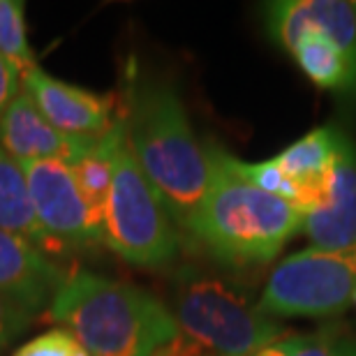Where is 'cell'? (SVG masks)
I'll use <instances>...</instances> for the list:
<instances>
[{
    "label": "cell",
    "instance_id": "obj_19",
    "mask_svg": "<svg viewBox=\"0 0 356 356\" xmlns=\"http://www.w3.org/2000/svg\"><path fill=\"white\" fill-rule=\"evenodd\" d=\"M74 345V338L65 329H51L42 336L28 340L12 356H67Z\"/></svg>",
    "mask_w": 356,
    "mask_h": 356
},
{
    "label": "cell",
    "instance_id": "obj_10",
    "mask_svg": "<svg viewBox=\"0 0 356 356\" xmlns=\"http://www.w3.org/2000/svg\"><path fill=\"white\" fill-rule=\"evenodd\" d=\"M97 141L72 137L54 127L26 90H19L0 116V148L17 162L56 160L74 165Z\"/></svg>",
    "mask_w": 356,
    "mask_h": 356
},
{
    "label": "cell",
    "instance_id": "obj_14",
    "mask_svg": "<svg viewBox=\"0 0 356 356\" xmlns=\"http://www.w3.org/2000/svg\"><path fill=\"white\" fill-rule=\"evenodd\" d=\"M0 229L19 234L47 254L56 252L35 216L24 169L3 148H0Z\"/></svg>",
    "mask_w": 356,
    "mask_h": 356
},
{
    "label": "cell",
    "instance_id": "obj_18",
    "mask_svg": "<svg viewBox=\"0 0 356 356\" xmlns=\"http://www.w3.org/2000/svg\"><path fill=\"white\" fill-rule=\"evenodd\" d=\"M296 356H356V338L340 331L312 333Z\"/></svg>",
    "mask_w": 356,
    "mask_h": 356
},
{
    "label": "cell",
    "instance_id": "obj_6",
    "mask_svg": "<svg viewBox=\"0 0 356 356\" xmlns=\"http://www.w3.org/2000/svg\"><path fill=\"white\" fill-rule=\"evenodd\" d=\"M356 291V248H308L284 257L270 273L257 308L268 317H324L343 312Z\"/></svg>",
    "mask_w": 356,
    "mask_h": 356
},
{
    "label": "cell",
    "instance_id": "obj_24",
    "mask_svg": "<svg viewBox=\"0 0 356 356\" xmlns=\"http://www.w3.org/2000/svg\"><path fill=\"white\" fill-rule=\"evenodd\" d=\"M354 305H356V291H354Z\"/></svg>",
    "mask_w": 356,
    "mask_h": 356
},
{
    "label": "cell",
    "instance_id": "obj_15",
    "mask_svg": "<svg viewBox=\"0 0 356 356\" xmlns=\"http://www.w3.org/2000/svg\"><path fill=\"white\" fill-rule=\"evenodd\" d=\"M291 56L303 70V74L317 86L356 92V60H352L343 49L322 35H305L291 49Z\"/></svg>",
    "mask_w": 356,
    "mask_h": 356
},
{
    "label": "cell",
    "instance_id": "obj_20",
    "mask_svg": "<svg viewBox=\"0 0 356 356\" xmlns=\"http://www.w3.org/2000/svg\"><path fill=\"white\" fill-rule=\"evenodd\" d=\"M33 319L35 315L31 310L0 296V350H5L14 338H19L33 324Z\"/></svg>",
    "mask_w": 356,
    "mask_h": 356
},
{
    "label": "cell",
    "instance_id": "obj_13",
    "mask_svg": "<svg viewBox=\"0 0 356 356\" xmlns=\"http://www.w3.org/2000/svg\"><path fill=\"white\" fill-rule=\"evenodd\" d=\"M333 153H336V127H317L273 158L280 172L301 190L303 213L322 206Z\"/></svg>",
    "mask_w": 356,
    "mask_h": 356
},
{
    "label": "cell",
    "instance_id": "obj_25",
    "mask_svg": "<svg viewBox=\"0 0 356 356\" xmlns=\"http://www.w3.org/2000/svg\"><path fill=\"white\" fill-rule=\"evenodd\" d=\"M354 5H356V3H354Z\"/></svg>",
    "mask_w": 356,
    "mask_h": 356
},
{
    "label": "cell",
    "instance_id": "obj_3",
    "mask_svg": "<svg viewBox=\"0 0 356 356\" xmlns=\"http://www.w3.org/2000/svg\"><path fill=\"white\" fill-rule=\"evenodd\" d=\"M206 153L211 181L190 236L227 264L273 261L287 241L303 229L305 213L241 178L222 148L209 146Z\"/></svg>",
    "mask_w": 356,
    "mask_h": 356
},
{
    "label": "cell",
    "instance_id": "obj_12",
    "mask_svg": "<svg viewBox=\"0 0 356 356\" xmlns=\"http://www.w3.org/2000/svg\"><path fill=\"white\" fill-rule=\"evenodd\" d=\"M65 280V270L54 264L31 241L0 229V296L38 315L49 308Z\"/></svg>",
    "mask_w": 356,
    "mask_h": 356
},
{
    "label": "cell",
    "instance_id": "obj_5",
    "mask_svg": "<svg viewBox=\"0 0 356 356\" xmlns=\"http://www.w3.org/2000/svg\"><path fill=\"white\" fill-rule=\"evenodd\" d=\"M172 315L178 331L204 356H252L284 329L213 275L183 273Z\"/></svg>",
    "mask_w": 356,
    "mask_h": 356
},
{
    "label": "cell",
    "instance_id": "obj_8",
    "mask_svg": "<svg viewBox=\"0 0 356 356\" xmlns=\"http://www.w3.org/2000/svg\"><path fill=\"white\" fill-rule=\"evenodd\" d=\"M21 83L49 123L72 137L102 139L118 118L111 95H97L74 83L60 81L38 65L21 76Z\"/></svg>",
    "mask_w": 356,
    "mask_h": 356
},
{
    "label": "cell",
    "instance_id": "obj_16",
    "mask_svg": "<svg viewBox=\"0 0 356 356\" xmlns=\"http://www.w3.org/2000/svg\"><path fill=\"white\" fill-rule=\"evenodd\" d=\"M0 56L17 70L19 76L38 65L28 44L26 5L19 0H0Z\"/></svg>",
    "mask_w": 356,
    "mask_h": 356
},
{
    "label": "cell",
    "instance_id": "obj_7",
    "mask_svg": "<svg viewBox=\"0 0 356 356\" xmlns=\"http://www.w3.org/2000/svg\"><path fill=\"white\" fill-rule=\"evenodd\" d=\"M35 216L56 252L104 243V216L81 192L72 167L56 160L19 162Z\"/></svg>",
    "mask_w": 356,
    "mask_h": 356
},
{
    "label": "cell",
    "instance_id": "obj_4",
    "mask_svg": "<svg viewBox=\"0 0 356 356\" xmlns=\"http://www.w3.org/2000/svg\"><path fill=\"white\" fill-rule=\"evenodd\" d=\"M104 243L132 266H167L178 252V232L148 181L127 137V116L113 148L111 190L104 204Z\"/></svg>",
    "mask_w": 356,
    "mask_h": 356
},
{
    "label": "cell",
    "instance_id": "obj_2",
    "mask_svg": "<svg viewBox=\"0 0 356 356\" xmlns=\"http://www.w3.org/2000/svg\"><path fill=\"white\" fill-rule=\"evenodd\" d=\"M47 317L90 356H155L181 336L172 310L148 291L81 268L65 273Z\"/></svg>",
    "mask_w": 356,
    "mask_h": 356
},
{
    "label": "cell",
    "instance_id": "obj_17",
    "mask_svg": "<svg viewBox=\"0 0 356 356\" xmlns=\"http://www.w3.org/2000/svg\"><path fill=\"white\" fill-rule=\"evenodd\" d=\"M229 165L234 172H236L241 178H245L248 183H252L254 188L264 190L273 197H280L287 204L296 206L298 211H303L301 209V190H298V185H294L280 172V167H277V162L273 158L266 162H252L250 165V162H241L238 158L229 155Z\"/></svg>",
    "mask_w": 356,
    "mask_h": 356
},
{
    "label": "cell",
    "instance_id": "obj_9",
    "mask_svg": "<svg viewBox=\"0 0 356 356\" xmlns=\"http://www.w3.org/2000/svg\"><path fill=\"white\" fill-rule=\"evenodd\" d=\"M301 232L319 250L343 252L356 248V146L340 130H336L324 202L305 213Z\"/></svg>",
    "mask_w": 356,
    "mask_h": 356
},
{
    "label": "cell",
    "instance_id": "obj_23",
    "mask_svg": "<svg viewBox=\"0 0 356 356\" xmlns=\"http://www.w3.org/2000/svg\"><path fill=\"white\" fill-rule=\"evenodd\" d=\"M67 356H90L86 350H83V347L79 345V343H76V340H74V345H72V350H70V354Z\"/></svg>",
    "mask_w": 356,
    "mask_h": 356
},
{
    "label": "cell",
    "instance_id": "obj_11",
    "mask_svg": "<svg viewBox=\"0 0 356 356\" xmlns=\"http://www.w3.org/2000/svg\"><path fill=\"white\" fill-rule=\"evenodd\" d=\"M266 31L282 49L305 35H322L356 60V5L343 0H280L264 5Z\"/></svg>",
    "mask_w": 356,
    "mask_h": 356
},
{
    "label": "cell",
    "instance_id": "obj_22",
    "mask_svg": "<svg viewBox=\"0 0 356 356\" xmlns=\"http://www.w3.org/2000/svg\"><path fill=\"white\" fill-rule=\"evenodd\" d=\"M19 92V72L0 56V116Z\"/></svg>",
    "mask_w": 356,
    "mask_h": 356
},
{
    "label": "cell",
    "instance_id": "obj_21",
    "mask_svg": "<svg viewBox=\"0 0 356 356\" xmlns=\"http://www.w3.org/2000/svg\"><path fill=\"white\" fill-rule=\"evenodd\" d=\"M305 340H308V336H303V333H291V336H282L280 340H275V343L261 347V350L254 352L252 356H296L303 350Z\"/></svg>",
    "mask_w": 356,
    "mask_h": 356
},
{
    "label": "cell",
    "instance_id": "obj_1",
    "mask_svg": "<svg viewBox=\"0 0 356 356\" xmlns=\"http://www.w3.org/2000/svg\"><path fill=\"white\" fill-rule=\"evenodd\" d=\"M125 116L127 137L141 169L174 222L192 234L209 190L211 165L181 95L169 81L139 79L130 88Z\"/></svg>",
    "mask_w": 356,
    "mask_h": 356
}]
</instances>
